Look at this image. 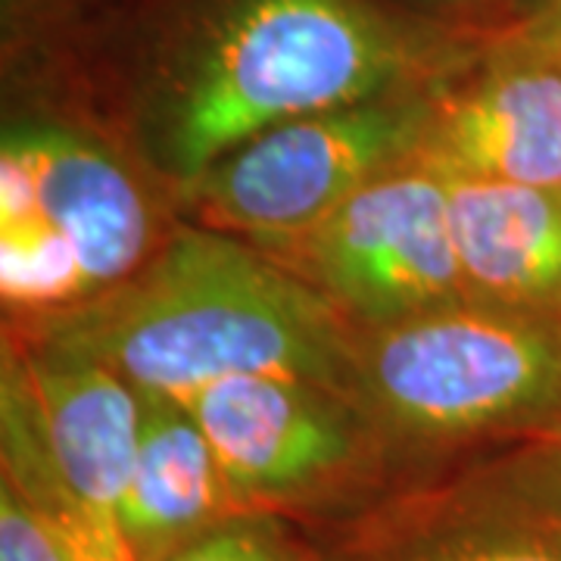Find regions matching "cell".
Wrapping results in <instances>:
<instances>
[{
    "mask_svg": "<svg viewBox=\"0 0 561 561\" xmlns=\"http://www.w3.org/2000/svg\"><path fill=\"white\" fill-rule=\"evenodd\" d=\"M359 328L256 243L184 228L110 294L44 319L35 346L184 402L228 378H297L356 400Z\"/></svg>",
    "mask_w": 561,
    "mask_h": 561,
    "instance_id": "6da1fadb",
    "label": "cell"
},
{
    "mask_svg": "<svg viewBox=\"0 0 561 561\" xmlns=\"http://www.w3.org/2000/svg\"><path fill=\"white\" fill-rule=\"evenodd\" d=\"M405 66V41L359 0H234L169 103L165 165L191 187L262 131L390 94Z\"/></svg>",
    "mask_w": 561,
    "mask_h": 561,
    "instance_id": "7a4b0ae2",
    "label": "cell"
},
{
    "mask_svg": "<svg viewBox=\"0 0 561 561\" xmlns=\"http://www.w3.org/2000/svg\"><path fill=\"white\" fill-rule=\"evenodd\" d=\"M356 402L387 437H546L561 419V316L461 300L359 328Z\"/></svg>",
    "mask_w": 561,
    "mask_h": 561,
    "instance_id": "3957f363",
    "label": "cell"
},
{
    "mask_svg": "<svg viewBox=\"0 0 561 561\" xmlns=\"http://www.w3.org/2000/svg\"><path fill=\"white\" fill-rule=\"evenodd\" d=\"M144 393L98 362L3 346L0 459L22 500L76 561H135L122 500L138 456Z\"/></svg>",
    "mask_w": 561,
    "mask_h": 561,
    "instance_id": "277c9868",
    "label": "cell"
},
{
    "mask_svg": "<svg viewBox=\"0 0 561 561\" xmlns=\"http://www.w3.org/2000/svg\"><path fill=\"white\" fill-rule=\"evenodd\" d=\"M150 206L103 147L16 128L0 147V297L50 319L119 287L150 260Z\"/></svg>",
    "mask_w": 561,
    "mask_h": 561,
    "instance_id": "5b68a950",
    "label": "cell"
},
{
    "mask_svg": "<svg viewBox=\"0 0 561 561\" xmlns=\"http://www.w3.org/2000/svg\"><path fill=\"white\" fill-rule=\"evenodd\" d=\"M247 512H324L368 493L383 434L350 393L297 378H228L181 402Z\"/></svg>",
    "mask_w": 561,
    "mask_h": 561,
    "instance_id": "8992f818",
    "label": "cell"
},
{
    "mask_svg": "<svg viewBox=\"0 0 561 561\" xmlns=\"http://www.w3.org/2000/svg\"><path fill=\"white\" fill-rule=\"evenodd\" d=\"M256 247L356 328L471 300L449 231L446 179L415 160L368 181L316 225Z\"/></svg>",
    "mask_w": 561,
    "mask_h": 561,
    "instance_id": "52a82bcc",
    "label": "cell"
},
{
    "mask_svg": "<svg viewBox=\"0 0 561 561\" xmlns=\"http://www.w3.org/2000/svg\"><path fill=\"white\" fill-rule=\"evenodd\" d=\"M427 122V103L393 94L284 122L221 157L191 194L206 228L250 243L278 241L415 160Z\"/></svg>",
    "mask_w": 561,
    "mask_h": 561,
    "instance_id": "ba28073f",
    "label": "cell"
},
{
    "mask_svg": "<svg viewBox=\"0 0 561 561\" xmlns=\"http://www.w3.org/2000/svg\"><path fill=\"white\" fill-rule=\"evenodd\" d=\"M319 561H561V468L542 446L371 505Z\"/></svg>",
    "mask_w": 561,
    "mask_h": 561,
    "instance_id": "9c48e42d",
    "label": "cell"
},
{
    "mask_svg": "<svg viewBox=\"0 0 561 561\" xmlns=\"http://www.w3.org/2000/svg\"><path fill=\"white\" fill-rule=\"evenodd\" d=\"M415 162L459 179L561 191V54L540 38L431 106Z\"/></svg>",
    "mask_w": 561,
    "mask_h": 561,
    "instance_id": "30bf717a",
    "label": "cell"
},
{
    "mask_svg": "<svg viewBox=\"0 0 561 561\" xmlns=\"http://www.w3.org/2000/svg\"><path fill=\"white\" fill-rule=\"evenodd\" d=\"M468 297L561 316V191L443 175Z\"/></svg>",
    "mask_w": 561,
    "mask_h": 561,
    "instance_id": "8fae6325",
    "label": "cell"
},
{
    "mask_svg": "<svg viewBox=\"0 0 561 561\" xmlns=\"http://www.w3.org/2000/svg\"><path fill=\"white\" fill-rule=\"evenodd\" d=\"M247 512L194 415L144 393L138 456L122 500V537L135 561H169L209 527Z\"/></svg>",
    "mask_w": 561,
    "mask_h": 561,
    "instance_id": "7c38bea8",
    "label": "cell"
},
{
    "mask_svg": "<svg viewBox=\"0 0 561 561\" xmlns=\"http://www.w3.org/2000/svg\"><path fill=\"white\" fill-rule=\"evenodd\" d=\"M169 561H319V549L300 540L280 515L241 512L209 527Z\"/></svg>",
    "mask_w": 561,
    "mask_h": 561,
    "instance_id": "4fadbf2b",
    "label": "cell"
},
{
    "mask_svg": "<svg viewBox=\"0 0 561 561\" xmlns=\"http://www.w3.org/2000/svg\"><path fill=\"white\" fill-rule=\"evenodd\" d=\"M0 561H76L50 524L0 481Z\"/></svg>",
    "mask_w": 561,
    "mask_h": 561,
    "instance_id": "5bb4252c",
    "label": "cell"
},
{
    "mask_svg": "<svg viewBox=\"0 0 561 561\" xmlns=\"http://www.w3.org/2000/svg\"><path fill=\"white\" fill-rule=\"evenodd\" d=\"M537 38L561 54V0H552V3H549V13H546L542 32L537 35Z\"/></svg>",
    "mask_w": 561,
    "mask_h": 561,
    "instance_id": "9a60e30c",
    "label": "cell"
},
{
    "mask_svg": "<svg viewBox=\"0 0 561 561\" xmlns=\"http://www.w3.org/2000/svg\"><path fill=\"white\" fill-rule=\"evenodd\" d=\"M540 443L546 446V449H549V456H552V459L561 465V419H559V424H556V427H552V431H549V434H546Z\"/></svg>",
    "mask_w": 561,
    "mask_h": 561,
    "instance_id": "2e32d148",
    "label": "cell"
}]
</instances>
